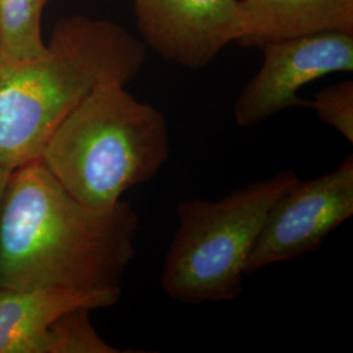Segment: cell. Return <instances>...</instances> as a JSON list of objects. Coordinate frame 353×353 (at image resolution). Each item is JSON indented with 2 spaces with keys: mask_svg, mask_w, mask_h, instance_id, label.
Instances as JSON below:
<instances>
[{
  "mask_svg": "<svg viewBox=\"0 0 353 353\" xmlns=\"http://www.w3.org/2000/svg\"><path fill=\"white\" fill-rule=\"evenodd\" d=\"M139 214L79 202L39 160L12 170L0 216V290L117 288L135 256Z\"/></svg>",
  "mask_w": 353,
  "mask_h": 353,
  "instance_id": "6da1fadb",
  "label": "cell"
},
{
  "mask_svg": "<svg viewBox=\"0 0 353 353\" xmlns=\"http://www.w3.org/2000/svg\"><path fill=\"white\" fill-rule=\"evenodd\" d=\"M145 43L112 21L71 16L57 23L42 54L0 57V166L38 160L51 135L100 85H127L145 62Z\"/></svg>",
  "mask_w": 353,
  "mask_h": 353,
  "instance_id": "7a4b0ae2",
  "label": "cell"
},
{
  "mask_svg": "<svg viewBox=\"0 0 353 353\" xmlns=\"http://www.w3.org/2000/svg\"><path fill=\"white\" fill-rule=\"evenodd\" d=\"M169 154L165 114L112 83L64 118L38 160L79 202L110 210L128 190L157 176Z\"/></svg>",
  "mask_w": 353,
  "mask_h": 353,
  "instance_id": "3957f363",
  "label": "cell"
},
{
  "mask_svg": "<svg viewBox=\"0 0 353 353\" xmlns=\"http://www.w3.org/2000/svg\"><path fill=\"white\" fill-rule=\"evenodd\" d=\"M299 178L293 170H281L219 201L178 203V225L160 276L165 294L185 305L237 299L243 290L248 258L265 216Z\"/></svg>",
  "mask_w": 353,
  "mask_h": 353,
  "instance_id": "277c9868",
  "label": "cell"
},
{
  "mask_svg": "<svg viewBox=\"0 0 353 353\" xmlns=\"http://www.w3.org/2000/svg\"><path fill=\"white\" fill-rule=\"evenodd\" d=\"M121 288L0 290V353H119L89 313L118 303Z\"/></svg>",
  "mask_w": 353,
  "mask_h": 353,
  "instance_id": "5b68a950",
  "label": "cell"
},
{
  "mask_svg": "<svg viewBox=\"0 0 353 353\" xmlns=\"http://www.w3.org/2000/svg\"><path fill=\"white\" fill-rule=\"evenodd\" d=\"M353 214V156L332 172L297 179L271 205L252 246L245 275L316 252Z\"/></svg>",
  "mask_w": 353,
  "mask_h": 353,
  "instance_id": "8992f818",
  "label": "cell"
},
{
  "mask_svg": "<svg viewBox=\"0 0 353 353\" xmlns=\"http://www.w3.org/2000/svg\"><path fill=\"white\" fill-rule=\"evenodd\" d=\"M259 71L234 105L241 127L254 126L290 108H309L300 90L312 81L353 71V32H321L267 42Z\"/></svg>",
  "mask_w": 353,
  "mask_h": 353,
  "instance_id": "52a82bcc",
  "label": "cell"
},
{
  "mask_svg": "<svg viewBox=\"0 0 353 353\" xmlns=\"http://www.w3.org/2000/svg\"><path fill=\"white\" fill-rule=\"evenodd\" d=\"M145 46L189 70L211 63L240 36V0H134Z\"/></svg>",
  "mask_w": 353,
  "mask_h": 353,
  "instance_id": "ba28073f",
  "label": "cell"
},
{
  "mask_svg": "<svg viewBox=\"0 0 353 353\" xmlns=\"http://www.w3.org/2000/svg\"><path fill=\"white\" fill-rule=\"evenodd\" d=\"M242 46L321 32H353V0H240Z\"/></svg>",
  "mask_w": 353,
  "mask_h": 353,
  "instance_id": "9c48e42d",
  "label": "cell"
},
{
  "mask_svg": "<svg viewBox=\"0 0 353 353\" xmlns=\"http://www.w3.org/2000/svg\"><path fill=\"white\" fill-rule=\"evenodd\" d=\"M50 0H0V57L26 59L42 54V14Z\"/></svg>",
  "mask_w": 353,
  "mask_h": 353,
  "instance_id": "30bf717a",
  "label": "cell"
},
{
  "mask_svg": "<svg viewBox=\"0 0 353 353\" xmlns=\"http://www.w3.org/2000/svg\"><path fill=\"white\" fill-rule=\"evenodd\" d=\"M310 109L328 126L353 143V81L345 80L321 89L310 100Z\"/></svg>",
  "mask_w": 353,
  "mask_h": 353,
  "instance_id": "8fae6325",
  "label": "cell"
},
{
  "mask_svg": "<svg viewBox=\"0 0 353 353\" xmlns=\"http://www.w3.org/2000/svg\"><path fill=\"white\" fill-rule=\"evenodd\" d=\"M11 170H7L4 168L0 166V216H1V208H3V201H4V195H6V189L8 185V179L11 176Z\"/></svg>",
  "mask_w": 353,
  "mask_h": 353,
  "instance_id": "7c38bea8",
  "label": "cell"
}]
</instances>
